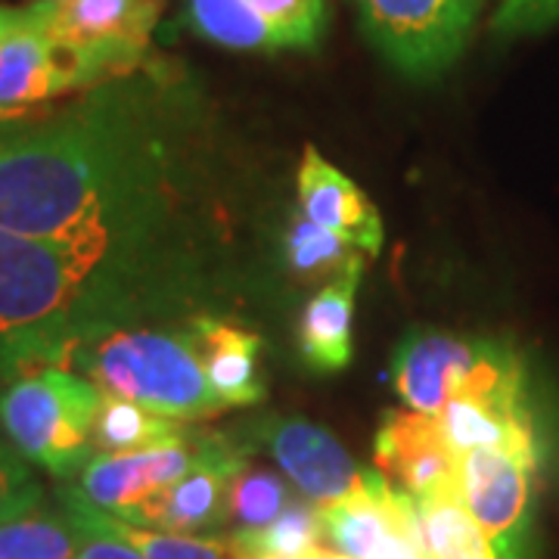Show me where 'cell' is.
<instances>
[{
	"label": "cell",
	"instance_id": "6da1fadb",
	"mask_svg": "<svg viewBox=\"0 0 559 559\" xmlns=\"http://www.w3.org/2000/svg\"><path fill=\"white\" fill-rule=\"evenodd\" d=\"M183 87L159 66L91 87L60 116L0 138V230L62 240L112 230L156 242L165 128Z\"/></svg>",
	"mask_w": 559,
	"mask_h": 559
},
{
	"label": "cell",
	"instance_id": "7a4b0ae2",
	"mask_svg": "<svg viewBox=\"0 0 559 559\" xmlns=\"http://www.w3.org/2000/svg\"><path fill=\"white\" fill-rule=\"evenodd\" d=\"M156 242L112 230L35 240L0 230V389L103 326L134 323L159 289ZM66 370V367H62Z\"/></svg>",
	"mask_w": 559,
	"mask_h": 559
},
{
	"label": "cell",
	"instance_id": "3957f363",
	"mask_svg": "<svg viewBox=\"0 0 559 559\" xmlns=\"http://www.w3.org/2000/svg\"><path fill=\"white\" fill-rule=\"evenodd\" d=\"M103 395L138 401L165 417L193 423L227 411L202 370L187 330L116 323L79 340L62 360Z\"/></svg>",
	"mask_w": 559,
	"mask_h": 559
},
{
	"label": "cell",
	"instance_id": "277c9868",
	"mask_svg": "<svg viewBox=\"0 0 559 559\" xmlns=\"http://www.w3.org/2000/svg\"><path fill=\"white\" fill-rule=\"evenodd\" d=\"M103 392L62 367H38L0 389V436L22 457L69 479L94 460V419Z\"/></svg>",
	"mask_w": 559,
	"mask_h": 559
},
{
	"label": "cell",
	"instance_id": "5b68a950",
	"mask_svg": "<svg viewBox=\"0 0 559 559\" xmlns=\"http://www.w3.org/2000/svg\"><path fill=\"white\" fill-rule=\"evenodd\" d=\"M392 385L404 407L441 414L463 395H522L528 392V370L507 342L414 326L392 355Z\"/></svg>",
	"mask_w": 559,
	"mask_h": 559
},
{
	"label": "cell",
	"instance_id": "8992f818",
	"mask_svg": "<svg viewBox=\"0 0 559 559\" xmlns=\"http://www.w3.org/2000/svg\"><path fill=\"white\" fill-rule=\"evenodd\" d=\"M35 22L57 44L75 91L128 79L150 62L162 0H35Z\"/></svg>",
	"mask_w": 559,
	"mask_h": 559
},
{
	"label": "cell",
	"instance_id": "52a82bcc",
	"mask_svg": "<svg viewBox=\"0 0 559 559\" xmlns=\"http://www.w3.org/2000/svg\"><path fill=\"white\" fill-rule=\"evenodd\" d=\"M367 38L411 79H436L463 53L481 0H358Z\"/></svg>",
	"mask_w": 559,
	"mask_h": 559
},
{
	"label": "cell",
	"instance_id": "ba28073f",
	"mask_svg": "<svg viewBox=\"0 0 559 559\" xmlns=\"http://www.w3.org/2000/svg\"><path fill=\"white\" fill-rule=\"evenodd\" d=\"M538 454L476 448L457 457V488L466 513L498 559H532Z\"/></svg>",
	"mask_w": 559,
	"mask_h": 559
},
{
	"label": "cell",
	"instance_id": "9c48e42d",
	"mask_svg": "<svg viewBox=\"0 0 559 559\" xmlns=\"http://www.w3.org/2000/svg\"><path fill=\"white\" fill-rule=\"evenodd\" d=\"M323 538L348 559H429L417 500L385 473L364 469L360 485L320 507Z\"/></svg>",
	"mask_w": 559,
	"mask_h": 559
},
{
	"label": "cell",
	"instance_id": "30bf717a",
	"mask_svg": "<svg viewBox=\"0 0 559 559\" xmlns=\"http://www.w3.org/2000/svg\"><path fill=\"white\" fill-rule=\"evenodd\" d=\"M212 441L215 436L190 432L187 439L146 448V451L94 454V460L81 469L79 491L103 513L128 516L140 503L153 500L171 481L190 473L205 457Z\"/></svg>",
	"mask_w": 559,
	"mask_h": 559
},
{
	"label": "cell",
	"instance_id": "8fae6325",
	"mask_svg": "<svg viewBox=\"0 0 559 559\" xmlns=\"http://www.w3.org/2000/svg\"><path fill=\"white\" fill-rule=\"evenodd\" d=\"M242 463H246L242 448L215 436L205 457L190 473H183L156 498L140 503L138 510L119 520L134 522L143 528L175 532V535L218 532L230 520V479Z\"/></svg>",
	"mask_w": 559,
	"mask_h": 559
},
{
	"label": "cell",
	"instance_id": "7c38bea8",
	"mask_svg": "<svg viewBox=\"0 0 559 559\" xmlns=\"http://www.w3.org/2000/svg\"><path fill=\"white\" fill-rule=\"evenodd\" d=\"M259 444L277 460L293 488L318 507H330L352 495L364 479V469L340 439L311 419L267 417L259 429Z\"/></svg>",
	"mask_w": 559,
	"mask_h": 559
},
{
	"label": "cell",
	"instance_id": "4fadbf2b",
	"mask_svg": "<svg viewBox=\"0 0 559 559\" xmlns=\"http://www.w3.org/2000/svg\"><path fill=\"white\" fill-rule=\"evenodd\" d=\"M373 457L377 469L414 500L457 488V451L444 439L436 414L411 407L385 411Z\"/></svg>",
	"mask_w": 559,
	"mask_h": 559
},
{
	"label": "cell",
	"instance_id": "5bb4252c",
	"mask_svg": "<svg viewBox=\"0 0 559 559\" xmlns=\"http://www.w3.org/2000/svg\"><path fill=\"white\" fill-rule=\"evenodd\" d=\"M299 209L308 221L352 242L364 255H380L382 215L355 180L326 162L314 146L305 150L299 165Z\"/></svg>",
	"mask_w": 559,
	"mask_h": 559
},
{
	"label": "cell",
	"instance_id": "9a60e30c",
	"mask_svg": "<svg viewBox=\"0 0 559 559\" xmlns=\"http://www.w3.org/2000/svg\"><path fill=\"white\" fill-rule=\"evenodd\" d=\"M183 330L224 407H252L264 399L267 389L259 367L261 340L255 333L218 318L187 320Z\"/></svg>",
	"mask_w": 559,
	"mask_h": 559
},
{
	"label": "cell",
	"instance_id": "2e32d148",
	"mask_svg": "<svg viewBox=\"0 0 559 559\" xmlns=\"http://www.w3.org/2000/svg\"><path fill=\"white\" fill-rule=\"evenodd\" d=\"M72 91L75 81L57 44L40 32L32 7V22L0 40V109H38Z\"/></svg>",
	"mask_w": 559,
	"mask_h": 559
},
{
	"label": "cell",
	"instance_id": "e0dca14e",
	"mask_svg": "<svg viewBox=\"0 0 559 559\" xmlns=\"http://www.w3.org/2000/svg\"><path fill=\"white\" fill-rule=\"evenodd\" d=\"M364 267L326 280L305 305L299 323L301 360L314 373H340L355 358V301Z\"/></svg>",
	"mask_w": 559,
	"mask_h": 559
},
{
	"label": "cell",
	"instance_id": "ac0fdd59",
	"mask_svg": "<svg viewBox=\"0 0 559 559\" xmlns=\"http://www.w3.org/2000/svg\"><path fill=\"white\" fill-rule=\"evenodd\" d=\"M60 500L66 516L79 528L106 532L112 538H121L143 559H249L230 535L215 538V535H175V532H159V528H143V525L97 510L94 503L84 500L79 488H62Z\"/></svg>",
	"mask_w": 559,
	"mask_h": 559
},
{
	"label": "cell",
	"instance_id": "d6986e66",
	"mask_svg": "<svg viewBox=\"0 0 559 559\" xmlns=\"http://www.w3.org/2000/svg\"><path fill=\"white\" fill-rule=\"evenodd\" d=\"M190 432H193L190 423L156 414L138 401L103 395L100 411L94 419V451L97 454L146 451V448H159V444L187 439Z\"/></svg>",
	"mask_w": 559,
	"mask_h": 559
},
{
	"label": "cell",
	"instance_id": "ffe728a7",
	"mask_svg": "<svg viewBox=\"0 0 559 559\" xmlns=\"http://www.w3.org/2000/svg\"><path fill=\"white\" fill-rule=\"evenodd\" d=\"M187 25L227 50L240 53H280V35L264 22L252 0H187Z\"/></svg>",
	"mask_w": 559,
	"mask_h": 559
},
{
	"label": "cell",
	"instance_id": "44dd1931",
	"mask_svg": "<svg viewBox=\"0 0 559 559\" xmlns=\"http://www.w3.org/2000/svg\"><path fill=\"white\" fill-rule=\"evenodd\" d=\"M429 559H498L495 547L466 513L460 488L417 500Z\"/></svg>",
	"mask_w": 559,
	"mask_h": 559
},
{
	"label": "cell",
	"instance_id": "7402d4cb",
	"mask_svg": "<svg viewBox=\"0 0 559 559\" xmlns=\"http://www.w3.org/2000/svg\"><path fill=\"white\" fill-rule=\"evenodd\" d=\"M81 532L66 513H32L0 525V559H79Z\"/></svg>",
	"mask_w": 559,
	"mask_h": 559
},
{
	"label": "cell",
	"instance_id": "603a6c76",
	"mask_svg": "<svg viewBox=\"0 0 559 559\" xmlns=\"http://www.w3.org/2000/svg\"><path fill=\"white\" fill-rule=\"evenodd\" d=\"M230 538L240 544L249 559H289L323 544V516L318 503L293 500L277 520L259 532H234Z\"/></svg>",
	"mask_w": 559,
	"mask_h": 559
},
{
	"label": "cell",
	"instance_id": "cb8c5ba5",
	"mask_svg": "<svg viewBox=\"0 0 559 559\" xmlns=\"http://www.w3.org/2000/svg\"><path fill=\"white\" fill-rule=\"evenodd\" d=\"M286 264L293 274L305 280H336L355 267H364V252L301 215L286 234Z\"/></svg>",
	"mask_w": 559,
	"mask_h": 559
},
{
	"label": "cell",
	"instance_id": "d4e9b609",
	"mask_svg": "<svg viewBox=\"0 0 559 559\" xmlns=\"http://www.w3.org/2000/svg\"><path fill=\"white\" fill-rule=\"evenodd\" d=\"M293 500L289 485L277 473L242 463L230 479V522H237V532H259L277 520Z\"/></svg>",
	"mask_w": 559,
	"mask_h": 559
},
{
	"label": "cell",
	"instance_id": "484cf974",
	"mask_svg": "<svg viewBox=\"0 0 559 559\" xmlns=\"http://www.w3.org/2000/svg\"><path fill=\"white\" fill-rule=\"evenodd\" d=\"M286 50H314L326 32V0H252Z\"/></svg>",
	"mask_w": 559,
	"mask_h": 559
},
{
	"label": "cell",
	"instance_id": "4316f807",
	"mask_svg": "<svg viewBox=\"0 0 559 559\" xmlns=\"http://www.w3.org/2000/svg\"><path fill=\"white\" fill-rule=\"evenodd\" d=\"M40 481L28 460L0 436V525L40 507Z\"/></svg>",
	"mask_w": 559,
	"mask_h": 559
},
{
	"label": "cell",
	"instance_id": "83f0119b",
	"mask_svg": "<svg viewBox=\"0 0 559 559\" xmlns=\"http://www.w3.org/2000/svg\"><path fill=\"white\" fill-rule=\"evenodd\" d=\"M559 22V0H500L491 16V35L498 40H516L540 35Z\"/></svg>",
	"mask_w": 559,
	"mask_h": 559
},
{
	"label": "cell",
	"instance_id": "f1b7e54d",
	"mask_svg": "<svg viewBox=\"0 0 559 559\" xmlns=\"http://www.w3.org/2000/svg\"><path fill=\"white\" fill-rule=\"evenodd\" d=\"M79 559H143L131 544L112 538L106 532H91V528H79Z\"/></svg>",
	"mask_w": 559,
	"mask_h": 559
},
{
	"label": "cell",
	"instance_id": "f546056e",
	"mask_svg": "<svg viewBox=\"0 0 559 559\" xmlns=\"http://www.w3.org/2000/svg\"><path fill=\"white\" fill-rule=\"evenodd\" d=\"M32 22V7H0V40Z\"/></svg>",
	"mask_w": 559,
	"mask_h": 559
},
{
	"label": "cell",
	"instance_id": "4dcf8cb0",
	"mask_svg": "<svg viewBox=\"0 0 559 559\" xmlns=\"http://www.w3.org/2000/svg\"><path fill=\"white\" fill-rule=\"evenodd\" d=\"M40 116H47V112H40V109H0V134L16 131V128L40 119Z\"/></svg>",
	"mask_w": 559,
	"mask_h": 559
},
{
	"label": "cell",
	"instance_id": "1f68e13d",
	"mask_svg": "<svg viewBox=\"0 0 559 559\" xmlns=\"http://www.w3.org/2000/svg\"><path fill=\"white\" fill-rule=\"evenodd\" d=\"M289 559H348L340 550H333V547H326V544H320V547H311V550H305L299 557H289Z\"/></svg>",
	"mask_w": 559,
	"mask_h": 559
},
{
	"label": "cell",
	"instance_id": "d6a6232c",
	"mask_svg": "<svg viewBox=\"0 0 559 559\" xmlns=\"http://www.w3.org/2000/svg\"><path fill=\"white\" fill-rule=\"evenodd\" d=\"M50 3H57V0H50Z\"/></svg>",
	"mask_w": 559,
	"mask_h": 559
},
{
	"label": "cell",
	"instance_id": "836d02e7",
	"mask_svg": "<svg viewBox=\"0 0 559 559\" xmlns=\"http://www.w3.org/2000/svg\"><path fill=\"white\" fill-rule=\"evenodd\" d=\"M7 134H10V131H7ZM0 138H3V134H0Z\"/></svg>",
	"mask_w": 559,
	"mask_h": 559
}]
</instances>
